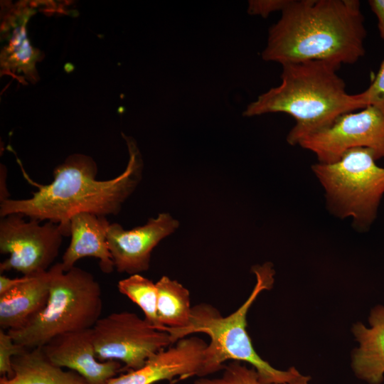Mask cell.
<instances>
[{
	"label": "cell",
	"instance_id": "18",
	"mask_svg": "<svg viewBox=\"0 0 384 384\" xmlns=\"http://www.w3.org/2000/svg\"><path fill=\"white\" fill-rule=\"evenodd\" d=\"M119 292L135 303L144 314V319L154 327L162 331L157 316L158 292L156 283L139 274L130 275L117 283Z\"/></svg>",
	"mask_w": 384,
	"mask_h": 384
},
{
	"label": "cell",
	"instance_id": "5",
	"mask_svg": "<svg viewBox=\"0 0 384 384\" xmlns=\"http://www.w3.org/2000/svg\"><path fill=\"white\" fill-rule=\"evenodd\" d=\"M48 272L46 306L23 326L7 331L14 342L27 349L43 347L64 334L92 329L101 316L102 289L90 272L75 266L65 272L60 262Z\"/></svg>",
	"mask_w": 384,
	"mask_h": 384
},
{
	"label": "cell",
	"instance_id": "26",
	"mask_svg": "<svg viewBox=\"0 0 384 384\" xmlns=\"http://www.w3.org/2000/svg\"><path fill=\"white\" fill-rule=\"evenodd\" d=\"M1 181H0V202L9 199V193L6 188V169L4 166L1 165Z\"/></svg>",
	"mask_w": 384,
	"mask_h": 384
},
{
	"label": "cell",
	"instance_id": "24",
	"mask_svg": "<svg viewBox=\"0 0 384 384\" xmlns=\"http://www.w3.org/2000/svg\"><path fill=\"white\" fill-rule=\"evenodd\" d=\"M368 4L378 18L380 36L384 40V0H370Z\"/></svg>",
	"mask_w": 384,
	"mask_h": 384
},
{
	"label": "cell",
	"instance_id": "2",
	"mask_svg": "<svg viewBox=\"0 0 384 384\" xmlns=\"http://www.w3.org/2000/svg\"><path fill=\"white\" fill-rule=\"evenodd\" d=\"M262 53L281 65L324 60L341 67L365 54L366 29L358 0H289Z\"/></svg>",
	"mask_w": 384,
	"mask_h": 384
},
{
	"label": "cell",
	"instance_id": "25",
	"mask_svg": "<svg viewBox=\"0 0 384 384\" xmlns=\"http://www.w3.org/2000/svg\"><path fill=\"white\" fill-rule=\"evenodd\" d=\"M26 279V275L21 277L9 278L5 275L0 276V294H4L17 287Z\"/></svg>",
	"mask_w": 384,
	"mask_h": 384
},
{
	"label": "cell",
	"instance_id": "16",
	"mask_svg": "<svg viewBox=\"0 0 384 384\" xmlns=\"http://www.w3.org/2000/svg\"><path fill=\"white\" fill-rule=\"evenodd\" d=\"M12 368V376L1 377L0 384H87L77 373L54 365L42 348L14 356Z\"/></svg>",
	"mask_w": 384,
	"mask_h": 384
},
{
	"label": "cell",
	"instance_id": "3",
	"mask_svg": "<svg viewBox=\"0 0 384 384\" xmlns=\"http://www.w3.org/2000/svg\"><path fill=\"white\" fill-rule=\"evenodd\" d=\"M281 83L260 95L244 110L245 117L282 112L294 126L287 136L292 146L332 124L339 116L364 109L359 93L346 92L339 66L324 60L282 65Z\"/></svg>",
	"mask_w": 384,
	"mask_h": 384
},
{
	"label": "cell",
	"instance_id": "23",
	"mask_svg": "<svg viewBox=\"0 0 384 384\" xmlns=\"http://www.w3.org/2000/svg\"><path fill=\"white\" fill-rule=\"evenodd\" d=\"M289 0H254L248 3V12L251 15H258L264 18L275 11H282Z\"/></svg>",
	"mask_w": 384,
	"mask_h": 384
},
{
	"label": "cell",
	"instance_id": "14",
	"mask_svg": "<svg viewBox=\"0 0 384 384\" xmlns=\"http://www.w3.org/2000/svg\"><path fill=\"white\" fill-rule=\"evenodd\" d=\"M368 327L361 322L353 324L352 332L358 343L351 356L355 375L368 384L384 380V306H374L368 316Z\"/></svg>",
	"mask_w": 384,
	"mask_h": 384
},
{
	"label": "cell",
	"instance_id": "20",
	"mask_svg": "<svg viewBox=\"0 0 384 384\" xmlns=\"http://www.w3.org/2000/svg\"><path fill=\"white\" fill-rule=\"evenodd\" d=\"M14 33L17 38L13 36L8 48L9 65L13 68L28 65L31 68V65L33 67V50L27 41L24 28H17Z\"/></svg>",
	"mask_w": 384,
	"mask_h": 384
},
{
	"label": "cell",
	"instance_id": "13",
	"mask_svg": "<svg viewBox=\"0 0 384 384\" xmlns=\"http://www.w3.org/2000/svg\"><path fill=\"white\" fill-rule=\"evenodd\" d=\"M110 224L106 216L89 213H78L71 218L70 242L60 262L65 272L85 257L97 258L104 273L113 272L114 266L107 239Z\"/></svg>",
	"mask_w": 384,
	"mask_h": 384
},
{
	"label": "cell",
	"instance_id": "15",
	"mask_svg": "<svg viewBox=\"0 0 384 384\" xmlns=\"http://www.w3.org/2000/svg\"><path fill=\"white\" fill-rule=\"evenodd\" d=\"M50 291V274L26 275L23 282L0 294V326L4 330L18 329L46 306Z\"/></svg>",
	"mask_w": 384,
	"mask_h": 384
},
{
	"label": "cell",
	"instance_id": "11",
	"mask_svg": "<svg viewBox=\"0 0 384 384\" xmlns=\"http://www.w3.org/2000/svg\"><path fill=\"white\" fill-rule=\"evenodd\" d=\"M207 345L196 336L183 338L151 357L141 368L117 375L105 384H154L177 377L202 378Z\"/></svg>",
	"mask_w": 384,
	"mask_h": 384
},
{
	"label": "cell",
	"instance_id": "12",
	"mask_svg": "<svg viewBox=\"0 0 384 384\" xmlns=\"http://www.w3.org/2000/svg\"><path fill=\"white\" fill-rule=\"evenodd\" d=\"M41 348L54 365L77 373L87 384H105L122 370L119 361L97 358L92 328L62 334Z\"/></svg>",
	"mask_w": 384,
	"mask_h": 384
},
{
	"label": "cell",
	"instance_id": "6",
	"mask_svg": "<svg viewBox=\"0 0 384 384\" xmlns=\"http://www.w3.org/2000/svg\"><path fill=\"white\" fill-rule=\"evenodd\" d=\"M311 170L324 190L330 213L351 218L358 230L368 229L384 194V168L375 164L372 152L353 149L334 163L313 164Z\"/></svg>",
	"mask_w": 384,
	"mask_h": 384
},
{
	"label": "cell",
	"instance_id": "9",
	"mask_svg": "<svg viewBox=\"0 0 384 384\" xmlns=\"http://www.w3.org/2000/svg\"><path fill=\"white\" fill-rule=\"evenodd\" d=\"M298 145L324 164L334 163L356 148L369 149L375 160L384 158V114L370 106L343 114L329 126L303 138Z\"/></svg>",
	"mask_w": 384,
	"mask_h": 384
},
{
	"label": "cell",
	"instance_id": "19",
	"mask_svg": "<svg viewBox=\"0 0 384 384\" xmlns=\"http://www.w3.org/2000/svg\"><path fill=\"white\" fill-rule=\"evenodd\" d=\"M311 377L302 374L294 380L274 384H310ZM194 384H267L262 382L257 370L253 367H248L240 361H232L223 368V373L218 378H209L202 377L197 379Z\"/></svg>",
	"mask_w": 384,
	"mask_h": 384
},
{
	"label": "cell",
	"instance_id": "4",
	"mask_svg": "<svg viewBox=\"0 0 384 384\" xmlns=\"http://www.w3.org/2000/svg\"><path fill=\"white\" fill-rule=\"evenodd\" d=\"M255 285L245 302L234 312L223 316L213 306L201 304L192 307L188 324L182 329L164 327L172 343L195 333L207 334L210 341L205 351L203 377L223 369L228 360L247 363L267 384L284 383L298 378L302 373L294 366L287 370L272 367L255 351L248 335L247 314L259 294L271 289L274 281L272 265L266 262L252 267Z\"/></svg>",
	"mask_w": 384,
	"mask_h": 384
},
{
	"label": "cell",
	"instance_id": "17",
	"mask_svg": "<svg viewBox=\"0 0 384 384\" xmlns=\"http://www.w3.org/2000/svg\"><path fill=\"white\" fill-rule=\"evenodd\" d=\"M156 285L157 316L163 329L186 327L190 321L192 310L188 290L166 276L161 277Z\"/></svg>",
	"mask_w": 384,
	"mask_h": 384
},
{
	"label": "cell",
	"instance_id": "1",
	"mask_svg": "<svg viewBox=\"0 0 384 384\" xmlns=\"http://www.w3.org/2000/svg\"><path fill=\"white\" fill-rule=\"evenodd\" d=\"M129 151L125 170L114 178L99 181L94 159L74 154L53 170V180L40 184L24 174L38 190L26 199H7L0 202V216L20 213L39 221L58 223L64 236H70L73 216L89 213L101 216L117 215L123 203L139 183L143 161L135 141L123 135Z\"/></svg>",
	"mask_w": 384,
	"mask_h": 384
},
{
	"label": "cell",
	"instance_id": "7",
	"mask_svg": "<svg viewBox=\"0 0 384 384\" xmlns=\"http://www.w3.org/2000/svg\"><path fill=\"white\" fill-rule=\"evenodd\" d=\"M92 335L97 358L122 362L127 370L141 368L172 344L168 332L127 311L100 317L92 327Z\"/></svg>",
	"mask_w": 384,
	"mask_h": 384
},
{
	"label": "cell",
	"instance_id": "8",
	"mask_svg": "<svg viewBox=\"0 0 384 384\" xmlns=\"http://www.w3.org/2000/svg\"><path fill=\"white\" fill-rule=\"evenodd\" d=\"M20 213L1 218L0 252L9 257L1 272L15 270L23 275L47 272L57 257L65 237L58 223L29 218Z\"/></svg>",
	"mask_w": 384,
	"mask_h": 384
},
{
	"label": "cell",
	"instance_id": "21",
	"mask_svg": "<svg viewBox=\"0 0 384 384\" xmlns=\"http://www.w3.org/2000/svg\"><path fill=\"white\" fill-rule=\"evenodd\" d=\"M28 349L13 340L8 331L0 329V374L1 377L12 376V358L22 354Z\"/></svg>",
	"mask_w": 384,
	"mask_h": 384
},
{
	"label": "cell",
	"instance_id": "22",
	"mask_svg": "<svg viewBox=\"0 0 384 384\" xmlns=\"http://www.w3.org/2000/svg\"><path fill=\"white\" fill-rule=\"evenodd\" d=\"M359 95L364 108L373 107L384 114V60L372 83Z\"/></svg>",
	"mask_w": 384,
	"mask_h": 384
},
{
	"label": "cell",
	"instance_id": "10",
	"mask_svg": "<svg viewBox=\"0 0 384 384\" xmlns=\"http://www.w3.org/2000/svg\"><path fill=\"white\" fill-rule=\"evenodd\" d=\"M178 226V221L166 213L132 230H124L117 223H110L107 239L116 270L131 275L146 271L154 248Z\"/></svg>",
	"mask_w": 384,
	"mask_h": 384
}]
</instances>
